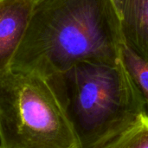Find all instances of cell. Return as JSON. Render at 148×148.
I'll return each instance as SVG.
<instances>
[{
  "label": "cell",
  "mask_w": 148,
  "mask_h": 148,
  "mask_svg": "<svg viewBox=\"0 0 148 148\" xmlns=\"http://www.w3.org/2000/svg\"><path fill=\"white\" fill-rule=\"evenodd\" d=\"M73 124L81 148H100L128 127L148 104L120 58L85 62L49 77Z\"/></svg>",
  "instance_id": "2"
},
{
  "label": "cell",
  "mask_w": 148,
  "mask_h": 148,
  "mask_svg": "<svg viewBox=\"0 0 148 148\" xmlns=\"http://www.w3.org/2000/svg\"><path fill=\"white\" fill-rule=\"evenodd\" d=\"M0 148H81L52 82L38 74H0Z\"/></svg>",
  "instance_id": "3"
},
{
  "label": "cell",
  "mask_w": 148,
  "mask_h": 148,
  "mask_svg": "<svg viewBox=\"0 0 148 148\" xmlns=\"http://www.w3.org/2000/svg\"><path fill=\"white\" fill-rule=\"evenodd\" d=\"M34 0H0V74L10 69L29 23Z\"/></svg>",
  "instance_id": "4"
},
{
  "label": "cell",
  "mask_w": 148,
  "mask_h": 148,
  "mask_svg": "<svg viewBox=\"0 0 148 148\" xmlns=\"http://www.w3.org/2000/svg\"><path fill=\"white\" fill-rule=\"evenodd\" d=\"M120 21L123 42L148 61V0H124Z\"/></svg>",
  "instance_id": "5"
},
{
  "label": "cell",
  "mask_w": 148,
  "mask_h": 148,
  "mask_svg": "<svg viewBox=\"0 0 148 148\" xmlns=\"http://www.w3.org/2000/svg\"><path fill=\"white\" fill-rule=\"evenodd\" d=\"M120 60L148 104V61L124 42L121 44Z\"/></svg>",
  "instance_id": "6"
},
{
  "label": "cell",
  "mask_w": 148,
  "mask_h": 148,
  "mask_svg": "<svg viewBox=\"0 0 148 148\" xmlns=\"http://www.w3.org/2000/svg\"><path fill=\"white\" fill-rule=\"evenodd\" d=\"M100 148H148V112Z\"/></svg>",
  "instance_id": "7"
},
{
  "label": "cell",
  "mask_w": 148,
  "mask_h": 148,
  "mask_svg": "<svg viewBox=\"0 0 148 148\" xmlns=\"http://www.w3.org/2000/svg\"><path fill=\"white\" fill-rule=\"evenodd\" d=\"M122 42L111 0H34L10 69L49 78L80 62L114 64Z\"/></svg>",
  "instance_id": "1"
},
{
  "label": "cell",
  "mask_w": 148,
  "mask_h": 148,
  "mask_svg": "<svg viewBox=\"0 0 148 148\" xmlns=\"http://www.w3.org/2000/svg\"><path fill=\"white\" fill-rule=\"evenodd\" d=\"M118 15H119V17H120V14H121V8H122V4H123V1L124 0H111Z\"/></svg>",
  "instance_id": "8"
}]
</instances>
